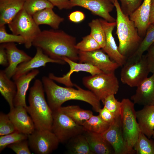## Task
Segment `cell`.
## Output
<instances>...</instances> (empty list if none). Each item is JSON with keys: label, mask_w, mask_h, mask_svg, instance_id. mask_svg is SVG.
<instances>
[{"label": "cell", "mask_w": 154, "mask_h": 154, "mask_svg": "<svg viewBox=\"0 0 154 154\" xmlns=\"http://www.w3.org/2000/svg\"><path fill=\"white\" fill-rule=\"evenodd\" d=\"M17 42L21 44H24L25 40L21 36L7 33L5 25L0 26V43Z\"/></svg>", "instance_id": "cell-37"}, {"label": "cell", "mask_w": 154, "mask_h": 154, "mask_svg": "<svg viewBox=\"0 0 154 154\" xmlns=\"http://www.w3.org/2000/svg\"><path fill=\"white\" fill-rule=\"evenodd\" d=\"M27 113L25 107L17 106L10 110L8 114L16 131L29 135L35 130V128L33 119Z\"/></svg>", "instance_id": "cell-17"}, {"label": "cell", "mask_w": 154, "mask_h": 154, "mask_svg": "<svg viewBox=\"0 0 154 154\" xmlns=\"http://www.w3.org/2000/svg\"><path fill=\"white\" fill-rule=\"evenodd\" d=\"M78 61L79 63L90 64L106 73L114 72L119 66L100 49L86 52L79 50Z\"/></svg>", "instance_id": "cell-12"}, {"label": "cell", "mask_w": 154, "mask_h": 154, "mask_svg": "<svg viewBox=\"0 0 154 154\" xmlns=\"http://www.w3.org/2000/svg\"><path fill=\"white\" fill-rule=\"evenodd\" d=\"M72 7L79 6L87 9L109 22H116L110 13L115 7L110 0H70Z\"/></svg>", "instance_id": "cell-13"}, {"label": "cell", "mask_w": 154, "mask_h": 154, "mask_svg": "<svg viewBox=\"0 0 154 154\" xmlns=\"http://www.w3.org/2000/svg\"><path fill=\"white\" fill-rule=\"evenodd\" d=\"M153 44H154V43Z\"/></svg>", "instance_id": "cell-49"}, {"label": "cell", "mask_w": 154, "mask_h": 154, "mask_svg": "<svg viewBox=\"0 0 154 154\" xmlns=\"http://www.w3.org/2000/svg\"><path fill=\"white\" fill-rule=\"evenodd\" d=\"M82 83L102 102L106 98L117 92L119 82L114 72L101 73L84 77Z\"/></svg>", "instance_id": "cell-5"}, {"label": "cell", "mask_w": 154, "mask_h": 154, "mask_svg": "<svg viewBox=\"0 0 154 154\" xmlns=\"http://www.w3.org/2000/svg\"><path fill=\"white\" fill-rule=\"evenodd\" d=\"M29 146L35 153L48 154L58 147L60 143L55 134L51 130L36 129L28 135Z\"/></svg>", "instance_id": "cell-10"}, {"label": "cell", "mask_w": 154, "mask_h": 154, "mask_svg": "<svg viewBox=\"0 0 154 154\" xmlns=\"http://www.w3.org/2000/svg\"><path fill=\"white\" fill-rule=\"evenodd\" d=\"M44 92L42 81L35 80L30 89L29 105L26 109L33 121L35 129L51 130L52 111L46 101Z\"/></svg>", "instance_id": "cell-3"}, {"label": "cell", "mask_w": 154, "mask_h": 154, "mask_svg": "<svg viewBox=\"0 0 154 154\" xmlns=\"http://www.w3.org/2000/svg\"><path fill=\"white\" fill-rule=\"evenodd\" d=\"M7 76L4 70L0 71V92L8 103L10 110L15 106L14 100L17 93V87L15 82Z\"/></svg>", "instance_id": "cell-26"}, {"label": "cell", "mask_w": 154, "mask_h": 154, "mask_svg": "<svg viewBox=\"0 0 154 154\" xmlns=\"http://www.w3.org/2000/svg\"><path fill=\"white\" fill-rule=\"evenodd\" d=\"M44 91L46 95L48 103L52 111L60 108L65 102L72 100H80L91 105L96 112L101 108L100 100L91 91L85 90L76 84L77 89L72 87H63L56 84L48 77H42Z\"/></svg>", "instance_id": "cell-2"}, {"label": "cell", "mask_w": 154, "mask_h": 154, "mask_svg": "<svg viewBox=\"0 0 154 154\" xmlns=\"http://www.w3.org/2000/svg\"><path fill=\"white\" fill-rule=\"evenodd\" d=\"M2 44L7 53L9 63L4 71L7 76L11 78L14 75L19 64L30 60L32 57L18 48L14 42Z\"/></svg>", "instance_id": "cell-18"}, {"label": "cell", "mask_w": 154, "mask_h": 154, "mask_svg": "<svg viewBox=\"0 0 154 154\" xmlns=\"http://www.w3.org/2000/svg\"><path fill=\"white\" fill-rule=\"evenodd\" d=\"M68 17L70 21L74 23H78L84 20L85 16L83 12L77 11L71 13Z\"/></svg>", "instance_id": "cell-44"}, {"label": "cell", "mask_w": 154, "mask_h": 154, "mask_svg": "<svg viewBox=\"0 0 154 154\" xmlns=\"http://www.w3.org/2000/svg\"><path fill=\"white\" fill-rule=\"evenodd\" d=\"M8 25L13 34L20 35L24 38L25 46L27 49L31 47L33 40L41 31L32 16L23 8Z\"/></svg>", "instance_id": "cell-6"}, {"label": "cell", "mask_w": 154, "mask_h": 154, "mask_svg": "<svg viewBox=\"0 0 154 154\" xmlns=\"http://www.w3.org/2000/svg\"><path fill=\"white\" fill-rule=\"evenodd\" d=\"M39 73L37 69L33 70L14 81L17 87V93L14 100V106H22L27 108L26 96L30 83Z\"/></svg>", "instance_id": "cell-21"}, {"label": "cell", "mask_w": 154, "mask_h": 154, "mask_svg": "<svg viewBox=\"0 0 154 154\" xmlns=\"http://www.w3.org/2000/svg\"><path fill=\"white\" fill-rule=\"evenodd\" d=\"M150 72L146 55L138 60L127 62L123 66L120 73L122 83L131 87H137L147 77Z\"/></svg>", "instance_id": "cell-9"}, {"label": "cell", "mask_w": 154, "mask_h": 154, "mask_svg": "<svg viewBox=\"0 0 154 154\" xmlns=\"http://www.w3.org/2000/svg\"><path fill=\"white\" fill-rule=\"evenodd\" d=\"M25 0H0V26L8 24L23 8Z\"/></svg>", "instance_id": "cell-23"}, {"label": "cell", "mask_w": 154, "mask_h": 154, "mask_svg": "<svg viewBox=\"0 0 154 154\" xmlns=\"http://www.w3.org/2000/svg\"><path fill=\"white\" fill-rule=\"evenodd\" d=\"M29 146L28 140L25 139L11 144L7 147L17 154H31Z\"/></svg>", "instance_id": "cell-40"}, {"label": "cell", "mask_w": 154, "mask_h": 154, "mask_svg": "<svg viewBox=\"0 0 154 154\" xmlns=\"http://www.w3.org/2000/svg\"><path fill=\"white\" fill-rule=\"evenodd\" d=\"M88 26L90 29V35L99 43L101 48H103L106 44V36L99 19L92 20Z\"/></svg>", "instance_id": "cell-32"}, {"label": "cell", "mask_w": 154, "mask_h": 154, "mask_svg": "<svg viewBox=\"0 0 154 154\" xmlns=\"http://www.w3.org/2000/svg\"><path fill=\"white\" fill-rule=\"evenodd\" d=\"M0 64L2 66L6 67L9 64L7 53L2 44L0 46Z\"/></svg>", "instance_id": "cell-45"}, {"label": "cell", "mask_w": 154, "mask_h": 154, "mask_svg": "<svg viewBox=\"0 0 154 154\" xmlns=\"http://www.w3.org/2000/svg\"><path fill=\"white\" fill-rule=\"evenodd\" d=\"M102 135L112 147L114 154H132L136 153L134 149L129 148L124 137L120 116L116 118L114 123Z\"/></svg>", "instance_id": "cell-11"}, {"label": "cell", "mask_w": 154, "mask_h": 154, "mask_svg": "<svg viewBox=\"0 0 154 154\" xmlns=\"http://www.w3.org/2000/svg\"><path fill=\"white\" fill-rule=\"evenodd\" d=\"M76 44L75 37L63 31L53 29L41 31L33 40L32 45L40 48L53 59L62 60L65 57L77 62L79 50L75 47Z\"/></svg>", "instance_id": "cell-1"}, {"label": "cell", "mask_w": 154, "mask_h": 154, "mask_svg": "<svg viewBox=\"0 0 154 154\" xmlns=\"http://www.w3.org/2000/svg\"><path fill=\"white\" fill-rule=\"evenodd\" d=\"M101 118L110 125L114 123L116 118L112 114L105 106L101 108L98 112Z\"/></svg>", "instance_id": "cell-41"}, {"label": "cell", "mask_w": 154, "mask_h": 154, "mask_svg": "<svg viewBox=\"0 0 154 154\" xmlns=\"http://www.w3.org/2000/svg\"><path fill=\"white\" fill-rule=\"evenodd\" d=\"M28 135L17 131L0 137V153L7 146L19 141L27 139Z\"/></svg>", "instance_id": "cell-34"}, {"label": "cell", "mask_w": 154, "mask_h": 154, "mask_svg": "<svg viewBox=\"0 0 154 154\" xmlns=\"http://www.w3.org/2000/svg\"><path fill=\"white\" fill-rule=\"evenodd\" d=\"M75 47L79 51L86 52L101 48L99 43L90 35L83 37L81 41L76 44Z\"/></svg>", "instance_id": "cell-35"}, {"label": "cell", "mask_w": 154, "mask_h": 154, "mask_svg": "<svg viewBox=\"0 0 154 154\" xmlns=\"http://www.w3.org/2000/svg\"><path fill=\"white\" fill-rule=\"evenodd\" d=\"M16 131L8 114H0V135H6Z\"/></svg>", "instance_id": "cell-38"}, {"label": "cell", "mask_w": 154, "mask_h": 154, "mask_svg": "<svg viewBox=\"0 0 154 154\" xmlns=\"http://www.w3.org/2000/svg\"><path fill=\"white\" fill-rule=\"evenodd\" d=\"M60 108L73 121L81 125L93 115L92 111L83 109L77 105L61 106Z\"/></svg>", "instance_id": "cell-28"}, {"label": "cell", "mask_w": 154, "mask_h": 154, "mask_svg": "<svg viewBox=\"0 0 154 154\" xmlns=\"http://www.w3.org/2000/svg\"><path fill=\"white\" fill-rule=\"evenodd\" d=\"M83 133L93 154H114L112 147L102 134L88 131Z\"/></svg>", "instance_id": "cell-24"}, {"label": "cell", "mask_w": 154, "mask_h": 154, "mask_svg": "<svg viewBox=\"0 0 154 154\" xmlns=\"http://www.w3.org/2000/svg\"><path fill=\"white\" fill-rule=\"evenodd\" d=\"M114 4V0H110Z\"/></svg>", "instance_id": "cell-48"}, {"label": "cell", "mask_w": 154, "mask_h": 154, "mask_svg": "<svg viewBox=\"0 0 154 154\" xmlns=\"http://www.w3.org/2000/svg\"><path fill=\"white\" fill-rule=\"evenodd\" d=\"M110 125L104 121L99 116L92 115L82 125L85 131L102 134Z\"/></svg>", "instance_id": "cell-30"}, {"label": "cell", "mask_w": 154, "mask_h": 154, "mask_svg": "<svg viewBox=\"0 0 154 154\" xmlns=\"http://www.w3.org/2000/svg\"><path fill=\"white\" fill-rule=\"evenodd\" d=\"M117 18L116 34L119 52L127 58L131 56L139 45L142 38L139 35L134 23L122 11L118 0H114Z\"/></svg>", "instance_id": "cell-4"}, {"label": "cell", "mask_w": 154, "mask_h": 154, "mask_svg": "<svg viewBox=\"0 0 154 154\" xmlns=\"http://www.w3.org/2000/svg\"><path fill=\"white\" fill-rule=\"evenodd\" d=\"M154 43V24H150L145 36L135 52L127 58L126 62H134L139 60L144 52Z\"/></svg>", "instance_id": "cell-27"}, {"label": "cell", "mask_w": 154, "mask_h": 154, "mask_svg": "<svg viewBox=\"0 0 154 154\" xmlns=\"http://www.w3.org/2000/svg\"><path fill=\"white\" fill-rule=\"evenodd\" d=\"M102 102L104 106L112 114L116 119L120 117L121 102L116 99L114 94L108 96Z\"/></svg>", "instance_id": "cell-36"}, {"label": "cell", "mask_w": 154, "mask_h": 154, "mask_svg": "<svg viewBox=\"0 0 154 154\" xmlns=\"http://www.w3.org/2000/svg\"><path fill=\"white\" fill-rule=\"evenodd\" d=\"M53 122L51 131L60 143H64L85 131L82 125H79L64 113L60 108L52 111Z\"/></svg>", "instance_id": "cell-8"}, {"label": "cell", "mask_w": 154, "mask_h": 154, "mask_svg": "<svg viewBox=\"0 0 154 154\" xmlns=\"http://www.w3.org/2000/svg\"><path fill=\"white\" fill-rule=\"evenodd\" d=\"M120 118L123 134L129 147L134 146L140 132L136 119L134 104L128 98L121 101Z\"/></svg>", "instance_id": "cell-7"}, {"label": "cell", "mask_w": 154, "mask_h": 154, "mask_svg": "<svg viewBox=\"0 0 154 154\" xmlns=\"http://www.w3.org/2000/svg\"><path fill=\"white\" fill-rule=\"evenodd\" d=\"M150 24H154V0H151L150 14Z\"/></svg>", "instance_id": "cell-46"}, {"label": "cell", "mask_w": 154, "mask_h": 154, "mask_svg": "<svg viewBox=\"0 0 154 154\" xmlns=\"http://www.w3.org/2000/svg\"><path fill=\"white\" fill-rule=\"evenodd\" d=\"M68 153L71 154H93L84 133L78 135L68 141Z\"/></svg>", "instance_id": "cell-29"}, {"label": "cell", "mask_w": 154, "mask_h": 154, "mask_svg": "<svg viewBox=\"0 0 154 154\" xmlns=\"http://www.w3.org/2000/svg\"><path fill=\"white\" fill-rule=\"evenodd\" d=\"M146 55L150 72L154 74V45L153 44L147 50Z\"/></svg>", "instance_id": "cell-42"}, {"label": "cell", "mask_w": 154, "mask_h": 154, "mask_svg": "<svg viewBox=\"0 0 154 154\" xmlns=\"http://www.w3.org/2000/svg\"><path fill=\"white\" fill-rule=\"evenodd\" d=\"M59 10L70 9L72 7L70 0H47Z\"/></svg>", "instance_id": "cell-43"}, {"label": "cell", "mask_w": 154, "mask_h": 154, "mask_svg": "<svg viewBox=\"0 0 154 154\" xmlns=\"http://www.w3.org/2000/svg\"><path fill=\"white\" fill-rule=\"evenodd\" d=\"M123 12L129 16L141 5L143 0H119Z\"/></svg>", "instance_id": "cell-39"}, {"label": "cell", "mask_w": 154, "mask_h": 154, "mask_svg": "<svg viewBox=\"0 0 154 154\" xmlns=\"http://www.w3.org/2000/svg\"><path fill=\"white\" fill-rule=\"evenodd\" d=\"M151 0H143L139 7L129 17L134 23L138 34L142 38L150 24Z\"/></svg>", "instance_id": "cell-20"}, {"label": "cell", "mask_w": 154, "mask_h": 154, "mask_svg": "<svg viewBox=\"0 0 154 154\" xmlns=\"http://www.w3.org/2000/svg\"><path fill=\"white\" fill-rule=\"evenodd\" d=\"M35 56L30 60L19 64L12 77L15 81L20 77L25 75L32 70L42 66H45L48 63H56L64 64L66 62L63 60L53 59L45 54L40 48H36Z\"/></svg>", "instance_id": "cell-14"}, {"label": "cell", "mask_w": 154, "mask_h": 154, "mask_svg": "<svg viewBox=\"0 0 154 154\" xmlns=\"http://www.w3.org/2000/svg\"><path fill=\"white\" fill-rule=\"evenodd\" d=\"M62 60L69 64L70 67L69 71L62 77L57 76L51 73L49 74L48 77L54 81L62 84L66 87H72L74 86V84L72 82L70 79L71 76L74 72H85L89 73L92 75L103 72L89 64L78 63L65 57H62Z\"/></svg>", "instance_id": "cell-16"}, {"label": "cell", "mask_w": 154, "mask_h": 154, "mask_svg": "<svg viewBox=\"0 0 154 154\" xmlns=\"http://www.w3.org/2000/svg\"><path fill=\"white\" fill-rule=\"evenodd\" d=\"M136 114L140 132L150 139L154 130V105L144 106Z\"/></svg>", "instance_id": "cell-22"}, {"label": "cell", "mask_w": 154, "mask_h": 154, "mask_svg": "<svg viewBox=\"0 0 154 154\" xmlns=\"http://www.w3.org/2000/svg\"><path fill=\"white\" fill-rule=\"evenodd\" d=\"M54 6L47 0H25L23 8L29 15L33 16L37 12Z\"/></svg>", "instance_id": "cell-33"}, {"label": "cell", "mask_w": 154, "mask_h": 154, "mask_svg": "<svg viewBox=\"0 0 154 154\" xmlns=\"http://www.w3.org/2000/svg\"><path fill=\"white\" fill-rule=\"evenodd\" d=\"M105 32L106 42L105 47L102 49L110 58L117 63L119 66L125 63L127 58L119 52L113 35L112 32L116 26V22H109L103 19H99Z\"/></svg>", "instance_id": "cell-15"}, {"label": "cell", "mask_w": 154, "mask_h": 154, "mask_svg": "<svg viewBox=\"0 0 154 154\" xmlns=\"http://www.w3.org/2000/svg\"><path fill=\"white\" fill-rule=\"evenodd\" d=\"M133 149L137 154H154V140L140 132Z\"/></svg>", "instance_id": "cell-31"}, {"label": "cell", "mask_w": 154, "mask_h": 154, "mask_svg": "<svg viewBox=\"0 0 154 154\" xmlns=\"http://www.w3.org/2000/svg\"><path fill=\"white\" fill-rule=\"evenodd\" d=\"M52 8H46L39 11L32 16L36 24L49 25L53 29H58L64 19L56 14Z\"/></svg>", "instance_id": "cell-25"}, {"label": "cell", "mask_w": 154, "mask_h": 154, "mask_svg": "<svg viewBox=\"0 0 154 154\" xmlns=\"http://www.w3.org/2000/svg\"><path fill=\"white\" fill-rule=\"evenodd\" d=\"M152 137L153 138V139H154V130L153 131Z\"/></svg>", "instance_id": "cell-47"}, {"label": "cell", "mask_w": 154, "mask_h": 154, "mask_svg": "<svg viewBox=\"0 0 154 154\" xmlns=\"http://www.w3.org/2000/svg\"><path fill=\"white\" fill-rule=\"evenodd\" d=\"M131 98L134 104L144 106L154 105V74L137 87L135 93Z\"/></svg>", "instance_id": "cell-19"}]
</instances>
